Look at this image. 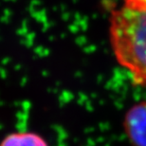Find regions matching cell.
Segmentation results:
<instances>
[{
	"mask_svg": "<svg viewBox=\"0 0 146 146\" xmlns=\"http://www.w3.org/2000/svg\"><path fill=\"white\" fill-rule=\"evenodd\" d=\"M0 146H49L39 134L30 131H20L8 134L0 141Z\"/></svg>",
	"mask_w": 146,
	"mask_h": 146,
	"instance_id": "obj_3",
	"label": "cell"
},
{
	"mask_svg": "<svg viewBox=\"0 0 146 146\" xmlns=\"http://www.w3.org/2000/svg\"><path fill=\"white\" fill-rule=\"evenodd\" d=\"M125 132L135 146H146V103L131 107L124 118Z\"/></svg>",
	"mask_w": 146,
	"mask_h": 146,
	"instance_id": "obj_2",
	"label": "cell"
},
{
	"mask_svg": "<svg viewBox=\"0 0 146 146\" xmlns=\"http://www.w3.org/2000/svg\"><path fill=\"white\" fill-rule=\"evenodd\" d=\"M109 39L117 61L139 86H146V11L122 6L110 17Z\"/></svg>",
	"mask_w": 146,
	"mask_h": 146,
	"instance_id": "obj_1",
	"label": "cell"
},
{
	"mask_svg": "<svg viewBox=\"0 0 146 146\" xmlns=\"http://www.w3.org/2000/svg\"><path fill=\"white\" fill-rule=\"evenodd\" d=\"M123 6L133 10L146 11V0H124Z\"/></svg>",
	"mask_w": 146,
	"mask_h": 146,
	"instance_id": "obj_4",
	"label": "cell"
}]
</instances>
